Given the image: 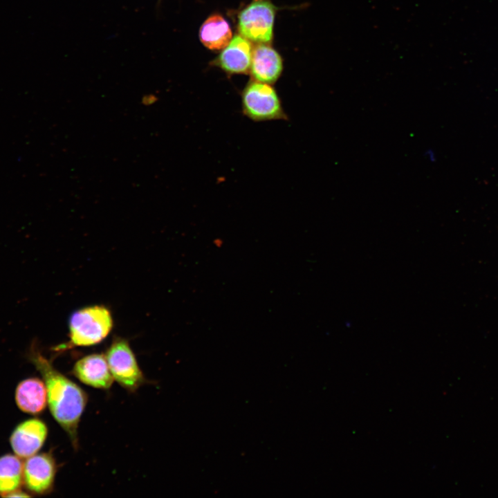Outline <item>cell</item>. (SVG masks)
<instances>
[{
  "instance_id": "6da1fadb",
  "label": "cell",
  "mask_w": 498,
  "mask_h": 498,
  "mask_svg": "<svg viewBox=\"0 0 498 498\" xmlns=\"http://www.w3.org/2000/svg\"><path fill=\"white\" fill-rule=\"evenodd\" d=\"M29 359L42 376L51 414L76 449L78 424L88 400L86 392L57 370L35 344L30 348Z\"/></svg>"
},
{
  "instance_id": "7a4b0ae2",
  "label": "cell",
  "mask_w": 498,
  "mask_h": 498,
  "mask_svg": "<svg viewBox=\"0 0 498 498\" xmlns=\"http://www.w3.org/2000/svg\"><path fill=\"white\" fill-rule=\"evenodd\" d=\"M241 102L243 115L253 122L288 120L278 93L270 84L249 82L241 92Z\"/></svg>"
},
{
  "instance_id": "3957f363",
  "label": "cell",
  "mask_w": 498,
  "mask_h": 498,
  "mask_svg": "<svg viewBox=\"0 0 498 498\" xmlns=\"http://www.w3.org/2000/svg\"><path fill=\"white\" fill-rule=\"evenodd\" d=\"M113 326L110 311L103 306H92L74 312L69 319L70 343L77 347L102 342Z\"/></svg>"
},
{
  "instance_id": "277c9868",
  "label": "cell",
  "mask_w": 498,
  "mask_h": 498,
  "mask_svg": "<svg viewBox=\"0 0 498 498\" xmlns=\"http://www.w3.org/2000/svg\"><path fill=\"white\" fill-rule=\"evenodd\" d=\"M105 356L114 380L129 391H136L146 381L126 340L114 338Z\"/></svg>"
},
{
  "instance_id": "5b68a950",
  "label": "cell",
  "mask_w": 498,
  "mask_h": 498,
  "mask_svg": "<svg viewBox=\"0 0 498 498\" xmlns=\"http://www.w3.org/2000/svg\"><path fill=\"white\" fill-rule=\"evenodd\" d=\"M276 8L269 0H253L239 14L238 28L241 36L261 43L269 42Z\"/></svg>"
},
{
  "instance_id": "8992f818",
  "label": "cell",
  "mask_w": 498,
  "mask_h": 498,
  "mask_svg": "<svg viewBox=\"0 0 498 498\" xmlns=\"http://www.w3.org/2000/svg\"><path fill=\"white\" fill-rule=\"evenodd\" d=\"M55 474V461L50 453L35 454L23 463V483L36 495H45L52 490Z\"/></svg>"
},
{
  "instance_id": "52a82bcc",
  "label": "cell",
  "mask_w": 498,
  "mask_h": 498,
  "mask_svg": "<svg viewBox=\"0 0 498 498\" xmlns=\"http://www.w3.org/2000/svg\"><path fill=\"white\" fill-rule=\"evenodd\" d=\"M46 425L39 418H30L19 423L13 430L10 442L15 455L28 458L35 454L47 437Z\"/></svg>"
},
{
  "instance_id": "ba28073f",
  "label": "cell",
  "mask_w": 498,
  "mask_h": 498,
  "mask_svg": "<svg viewBox=\"0 0 498 498\" xmlns=\"http://www.w3.org/2000/svg\"><path fill=\"white\" fill-rule=\"evenodd\" d=\"M72 373L82 382L98 389H109L114 380L105 355L100 353L88 355L77 360Z\"/></svg>"
},
{
  "instance_id": "9c48e42d",
  "label": "cell",
  "mask_w": 498,
  "mask_h": 498,
  "mask_svg": "<svg viewBox=\"0 0 498 498\" xmlns=\"http://www.w3.org/2000/svg\"><path fill=\"white\" fill-rule=\"evenodd\" d=\"M252 53L249 41L237 35L223 48L215 63L228 73H246L250 68Z\"/></svg>"
},
{
  "instance_id": "30bf717a",
  "label": "cell",
  "mask_w": 498,
  "mask_h": 498,
  "mask_svg": "<svg viewBox=\"0 0 498 498\" xmlns=\"http://www.w3.org/2000/svg\"><path fill=\"white\" fill-rule=\"evenodd\" d=\"M250 68L255 80L273 84L282 73V60L272 47L264 44H259L252 53Z\"/></svg>"
},
{
  "instance_id": "8fae6325",
  "label": "cell",
  "mask_w": 498,
  "mask_h": 498,
  "mask_svg": "<svg viewBox=\"0 0 498 498\" xmlns=\"http://www.w3.org/2000/svg\"><path fill=\"white\" fill-rule=\"evenodd\" d=\"M17 407L24 412L38 414L46 408V389L43 380L29 378L21 381L15 391Z\"/></svg>"
},
{
  "instance_id": "7c38bea8",
  "label": "cell",
  "mask_w": 498,
  "mask_h": 498,
  "mask_svg": "<svg viewBox=\"0 0 498 498\" xmlns=\"http://www.w3.org/2000/svg\"><path fill=\"white\" fill-rule=\"evenodd\" d=\"M199 38L210 50L223 49L232 39V31L228 21L219 15H213L202 24Z\"/></svg>"
},
{
  "instance_id": "4fadbf2b",
  "label": "cell",
  "mask_w": 498,
  "mask_h": 498,
  "mask_svg": "<svg viewBox=\"0 0 498 498\" xmlns=\"http://www.w3.org/2000/svg\"><path fill=\"white\" fill-rule=\"evenodd\" d=\"M23 463L17 455L5 454L0 456V495L19 488L22 478Z\"/></svg>"
},
{
  "instance_id": "5bb4252c",
  "label": "cell",
  "mask_w": 498,
  "mask_h": 498,
  "mask_svg": "<svg viewBox=\"0 0 498 498\" xmlns=\"http://www.w3.org/2000/svg\"><path fill=\"white\" fill-rule=\"evenodd\" d=\"M3 497H30V495L26 493L25 492H23V491L17 489V490H15L14 491L9 492V493H7Z\"/></svg>"
},
{
  "instance_id": "9a60e30c",
  "label": "cell",
  "mask_w": 498,
  "mask_h": 498,
  "mask_svg": "<svg viewBox=\"0 0 498 498\" xmlns=\"http://www.w3.org/2000/svg\"><path fill=\"white\" fill-rule=\"evenodd\" d=\"M157 101V98L153 95H147L142 98V103L145 106H151Z\"/></svg>"
}]
</instances>
